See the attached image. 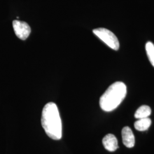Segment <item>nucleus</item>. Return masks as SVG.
I'll return each instance as SVG.
<instances>
[{
  "label": "nucleus",
  "mask_w": 154,
  "mask_h": 154,
  "mask_svg": "<svg viewBox=\"0 0 154 154\" xmlns=\"http://www.w3.org/2000/svg\"><path fill=\"white\" fill-rule=\"evenodd\" d=\"M122 137L124 145L128 148H132L135 145V137L131 129L125 127L122 130Z\"/></svg>",
  "instance_id": "nucleus-5"
},
{
  "label": "nucleus",
  "mask_w": 154,
  "mask_h": 154,
  "mask_svg": "<svg viewBox=\"0 0 154 154\" xmlns=\"http://www.w3.org/2000/svg\"><path fill=\"white\" fill-rule=\"evenodd\" d=\"M146 50L149 61L154 67V45L151 42H148L146 45Z\"/></svg>",
  "instance_id": "nucleus-9"
},
{
  "label": "nucleus",
  "mask_w": 154,
  "mask_h": 154,
  "mask_svg": "<svg viewBox=\"0 0 154 154\" xmlns=\"http://www.w3.org/2000/svg\"><path fill=\"white\" fill-rule=\"evenodd\" d=\"M13 27L16 35L22 40L27 38L31 32V28L28 23L20 20H14Z\"/></svg>",
  "instance_id": "nucleus-4"
},
{
  "label": "nucleus",
  "mask_w": 154,
  "mask_h": 154,
  "mask_svg": "<svg viewBox=\"0 0 154 154\" xmlns=\"http://www.w3.org/2000/svg\"><path fill=\"white\" fill-rule=\"evenodd\" d=\"M41 123L48 136L54 140L62 138V121L57 106L53 102L48 103L43 108Z\"/></svg>",
  "instance_id": "nucleus-1"
},
{
  "label": "nucleus",
  "mask_w": 154,
  "mask_h": 154,
  "mask_svg": "<svg viewBox=\"0 0 154 154\" xmlns=\"http://www.w3.org/2000/svg\"><path fill=\"white\" fill-rule=\"evenodd\" d=\"M93 33L112 49L115 50L119 49V41L116 35L109 30L105 28H97L94 29Z\"/></svg>",
  "instance_id": "nucleus-3"
},
{
  "label": "nucleus",
  "mask_w": 154,
  "mask_h": 154,
  "mask_svg": "<svg viewBox=\"0 0 154 154\" xmlns=\"http://www.w3.org/2000/svg\"><path fill=\"white\" fill-rule=\"evenodd\" d=\"M102 143L105 149L110 152L115 151L118 149V140L113 134L106 135L102 139Z\"/></svg>",
  "instance_id": "nucleus-6"
},
{
  "label": "nucleus",
  "mask_w": 154,
  "mask_h": 154,
  "mask_svg": "<svg viewBox=\"0 0 154 154\" xmlns=\"http://www.w3.org/2000/svg\"><path fill=\"white\" fill-rule=\"evenodd\" d=\"M126 94V86L124 83H114L100 98L99 105L101 109L107 112L115 110L125 99Z\"/></svg>",
  "instance_id": "nucleus-2"
},
{
  "label": "nucleus",
  "mask_w": 154,
  "mask_h": 154,
  "mask_svg": "<svg viewBox=\"0 0 154 154\" xmlns=\"http://www.w3.org/2000/svg\"><path fill=\"white\" fill-rule=\"evenodd\" d=\"M151 125V120L149 118H144L139 119V120L135 122L134 127L136 130L140 131H146L149 129Z\"/></svg>",
  "instance_id": "nucleus-7"
},
{
  "label": "nucleus",
  "mask_w": 154,
  "mask_h": 154,
  "mask_svg": "<svg viewBox=\"0 0 154 154\" xmlns=\"http://www.w3.org/2000/svg\"><path fill=\"white\" fill-rule=\"evenodd\" d=\"M151 108L146 105L140 106L135 113V118L137 119H141L144 118H148L151 115Z\"/></svg>",
  "instance_id": "nucleus-8"
}]
</instances>
